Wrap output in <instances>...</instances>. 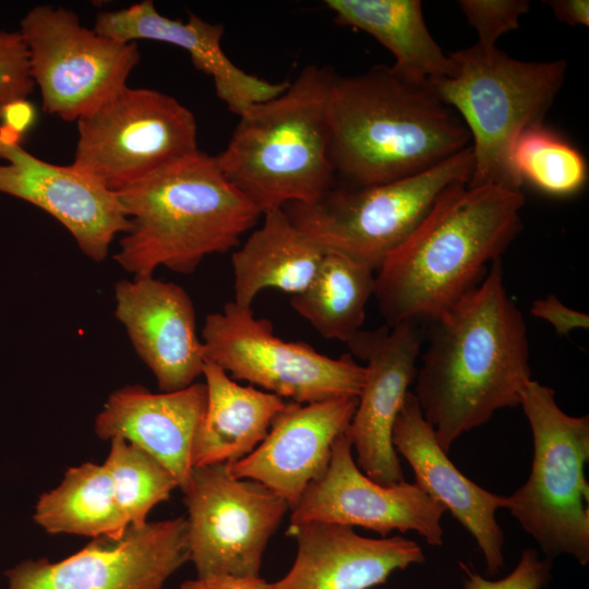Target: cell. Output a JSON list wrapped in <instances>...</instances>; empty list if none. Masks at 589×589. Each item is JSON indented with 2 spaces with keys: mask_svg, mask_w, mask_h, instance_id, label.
Listing matches in <instances>:
<instances>
[{
  "mask_svg": "<svg viewBox=\"0 0 589 589\" xmlns=\"http://www.w3.org/2000/svg\"><path fill=\"white\" fill-rule=\"evenodd\" d=\"M420 354L412 394L446 453L497 410L519 406L531 380L529 344L524 316L506 291L501 259L430 322Z\"/></svg>",
  "mask_w": 589,
  "mask_h": 589,
  "instance_id": "obj_1",
  "label": "cell"
},
{
  "mask_svg": "<svg viewBox=\"0 0 589 589\" xmlns=\"http://www.w3.org/2000/svg\"><path fill=\"white\" fill-rule=\"evenodd\" d=\"M524 204L521 190L501 184L447 187L376 271L386 325L430 323L479 285L521 230Z\"/></svg>",
  "mask_w": 589,
  "mask_h": 589,
  "instance_id": "obj_2",
  "label": "cell"
},
{
  "mask_svg": "<svg viewBox=\"0 0 589 589\" xmlns=\"http://www.w3.org/2000/svg\"><path fill=\"white\" fill-rule=\"evenodd\" d=\"M328 156L345 187L386 183L429 170L471 144L460 117L428 86L392 65L332 83Z\"/></svg>",
  "mask_w": 589,
  "mask_h": 589,
  "instance_id": "obj_3",
  "label": "cell"
},
{
  "mask_svg": "<svg viewBox=\"0 0 589 589\" xmlns=\"http://www.w3.org/2000/svg\"><path fill=\"white\" fill-rule=\"evenodd\" d=\"M116 193L129 229L113 260L133 277L159 267L191 274L207 255L238 247L262 215L200 149Z\"/></svg>",
  "mask_w": 589,
  "mask_h": 589,
  "instance_id": "obj_4",
  "label": "cell"
},
{
  "mask_svg": "<svg viewBox=\"0 0 589 589\" xmlns=\"http://www.w3.org/2000/svg\"><path fill=\"white\" fill-rule=\"evenodd\" d=\"M328 67L309 64L280 95L250 106L215 156L228 180L263 213L314 203L336 185L328 156Z\"/></svg>",
  "mask_w": 589,
  "mask_h": 589,
  "instance_id": "obj_5",
  "label": "cell"
},
{
  "mask_svg": "<svg viewBox=\"0 0 589 589\" xmlns=\"http://www.w3.org/2000/svg\"><path fill=\"white\" fill-rule=\"evenodd\" d=\"M449 57L452 74L426 84L470 134L473 171L468 184L520 190L510 167L512 147L521 132L542 123L563 86L566 61H521L478 43Z\"/></svg>",
  "mask_w": 589,
  "mask_h": 589,
  "instance_id": "obj_6",
  "label": "cell"
},
{
  "mask_svg": "<svg viewBox=\"0 0 589 589\" xmlns=\"http://www.w3.org/2000/svg\"><path fill=\"white\" fill-rule=\"evenodd\" d=\"M533 440L527 481L507 496L506 507L545 557L589 562V417L565 413L552 388L533 380L520 392Z\"/></svg>",
  "mask_w": 589,
  "mask_h": 589,
  "instance_id": "obj_7",
  "label": "cell"
},
{
  "mask_svg": "<svg viewBox=\"0 0 589 589\" xmlns=\"http://www.w3.org/2000/svg\"><path fill=\"white\" fill-rule=\"evenodd\" d=\"M473 154L468 146L423 172L366 187L335 185L314 203L283 208L292 224L325 250L349 255L376 272L450 184L469 182Z\"/></svg>",
  "mask_w": 589,
  "mask_h": 589,
  "instance_id": "obj_8",
  "label": "cell"
},
{
  "mask_svg": "<svg viewBox=\"0 0 589 589\" xmlns=\"http://www.w3.org/2000/svg\"><path fill=\"white\" fill-rule=\"evenodd\" d=\"M76 122L71 165L115 192L199 151L192 111L156 89L125 85Z\"/></svg>",
  "mask_w": 589,
  "mask_h": 589,
  "instance_id": "obj_9",
  "label": "cell"
},
{
  "mask_svg": "<svg viewBox=\"0 0 589 589\" xmlns=\"http://www.w3.org/2000/svg\"><path fill=\"white\" fill-rule=\"evenodd\" d=\"M201 338L206 359L231 378L287 401L358 396L365 376L364 365L351 354L330 358L305 342L284 340L269 320L255 317L252 308L233 301L206 316Z\"/></svg>",
  "mask_w": 589,
  "mask_h": 589,
  "instance_id": "obj_10",
  "label": "cell"
},
{
  "mask_svg": "<svg viewBox=\"0 0 589 589\" xmlns=\"http://www.w3.org/2000/svg\"><path fill=\"white\" fill-rule=\"evenodd\" d=\"M19 33L44 110L65 121H77L125 86L140 61L135 41L103 36L61 7H34Z\"/></svg>",
  "mask_w": 589,
  "mask_h": 589,
  "instance_id": "obj_11",
  "label": "cell"
},
{
  "mask_svg": "<svg viewBox=\"0 0 589 589\" xmlns=\"http://www.w3.org/2000/svg\"><path fill=\"white\" fill-rule=\"evenodd\" d=\"M182 492L196 578L259 577L287 502L260 482L235 478L227 465L194 467Z\"/></svg>",
  "mask_w": 589,
  "mask_h": 589,
  "instance_id": "obj_12",
  "label": "cell"
},
{
  "mask_svg": "<svg viewBox=\"0 0 589 589\" xmlns=\"http://www.w3.org/2000/svg\"><path fill=\"white\" fill-rule=\"evenodd\" d=\"M190 561L187 519L129 525L58 562L26 560L5 572L8 589H163Z\"/></svg>",
  "mask_w": 589,
  "mask_h": 589,
  "instance_id": "obj_13",
  "label": "cell"
},
{
  "mask_svg": "<svg viewBox=\"0 0 589 589\" xmlns=\"http://www.w3.org/2000/svg\"><path fill=\"white\" fill-rule=\"evenodd\" d=\"M422 342L416 322L361 329L347 342L351 353L365 362V376L345 435L359 469L383 485L404 481L393 428L414 381Z\"/></svg>",
  "mask_w": 589,
  "mask_h": 589,
  "instance_id": "obj_14",
  "label": "cell"
},
{
  "mask_svg": "<svg viewBox=\"0 0 589 589\" xmlns=\"http://www.w3.org/2000/svg\"><path fill=\"white\" fill-rule=\"evenodd\" d=\"M445 507L418 484L405 480L380 484L357 466L347 436L334 443L325 472L311 482L291 508L290 525L326 521L362 527L386 537L394 530L414 531L429 544L441 546Z\"/></svg>",
  "mask_w": 589,
  "mask_h": 589,
  "instance_id": "obj_15",
  "label": "cell"
},
{
  "mask_svg": "<svg viewBox=\"0 0 589 589\" xmlns=\"http://www.w3.org/2000/svg\"><path fill=\"white\" fill-rule=\"evenodd\" d=\"M0 193L45 211L73 237L94 262H103L129 220L115 191L72 165L37 158L0 131Z\"/></svg>",
  "mask_w": 589,
  "mask_h": 589,
  "instance_id": "obj_16",
  "label": "cell"
},
{
  "mask_svg": "<svg viewBox=\"0 0 589 589\" xmlns=\"http://www.w3.org/2000/svg\"><path fill=\"white\" fill-rule=\"evenodd\" d=\"M115 316L160 392H176L202 376L206 361L193 301L179 285L148 277L116 283Z\"/></svg>",
  "mask_w": 589,
  "mask_h": 589,
  "instance_id": "obj_17",
  "label": "cell"
},
{
  "mask_svg": "<svg viewBox=\"0 0 589 589\" xmlns=\"http://www.w3.org/2000/svg\"><path fill=\"white\" fill-rule=\"evenodd\" d=\"M357 405L358 396L311 404L287 401L265 438L247 457L227 465L229 472L260 482L291 509L327 469L333 445L345 433Z\"/></svg>",
  "mask_w": 589,
  "mask_h": 589,
  "instance_id": "obj_18",
  "label": "cell"
},
{
  "mask_svg": "<svg viewBox=\"0 0 589 589\" xmlns=\"http://www.w3.org/2000/svg\"><path fill=\"white\" fill-rule=\"evenodd\" d=\"M287 533L297 538V555L271 589H371L425 562L421 546L401 536L366 538L352 527L317 520L289 525Z\"/></svg>",
  "mask_w": 589,
  "mask_h": 589,
  "instance_id": "obj_19",
  "label": "cell"
},
{
  "mask_svg": "<svg viewBox=\"0 0 589 589\" xmlns=\"http://www.w3.org/2000/svg\"><path fill=\"white\" fill-rule=\"evenodd\" d=\"M393 445L411 466L414 483L473 537L488 574L498 575L504 567V533L495 515L506 507L507 496L483 489L456 468L423 418L412 392L407 394L396 418Z\"/></svg>",
  "mask_w": 589,
  "mask_h": 589,
  "instance_id": "obj_20",
  "label": "cell"
},
{
  "mask_svg": "<svg viewBox=\"0 0 589 589\" xmlns=\"http://www.w3.org/2000/svg\"><path fill=\"white\" fill-rule=\"evenodd\" d=\"M206 407L203 382L176 392L153 393L142 385L113 390L94 423L101 440L122 437L163 464L183 491L193 470L192 449Z\"/></svg>",
  "mask_w": 589,
  "mask_h": 589,
  "instance_id": "obj_21",
  "label": "cell"
},
{
  "mask_svg": "<svg viewBox=\"0 0 589 589\" xmlns=\"http://www.w3.org/2000/svg\"><path fill=\"white\" fill-rule=\"evenodd\" d=\"M94 31L123 43L147 39L184 49L194 67L213 79L217 97L238 116L254 104L280 95L290 83L262 80L232 63L220 45L223 24L209 23L191 12L187 21L169 19L149 0L99 12Z\"/></svg>",
  "mask_w": 589,
  "mask_h": 589,
  "instance_id": "obj_22",
  "label": "cell"
},
{
  "mask_svg": "<svg viewBox=\"0 0 589 589\" xmlns=\"http://www.w3.org/2000/svg\"><path fill=\"white\" fill-rule=\"evenodd\" d=\"M202 376L206 407L193 443V468L233 464L265 438L287 400L253 385L239 384L207 359Z\"/></svg>",
  "mask_w": 589,
  "mask_h": 589,
  "instance_id": "obj_23",
  "label": "cell"
},
{
  "mask_svg": "<svg viewBox=\"0 0 589 589\" xmlns=\"http://www.w3.org/2000/svg\"><path fill=\"white\" fill-rule=\"evenodd\" d=\"M262 226L231 255L233 302L251 308L255 297L273 288L291 296L314 278L325 249L297 228L283 207L263 213Z\"/></svg>",
  "mask_w": 589,
  "mask_h": 589,
  "instance_id": "obj_24",
  "label": "cell"
},
{
  "mask_svg": "<svg viewBox=\"0 0 589 589\" xmlns=\"http://www.w3.org/2000/svg\"><path fill=\"white\" fill-rule=\"evenodd\" d=\"M335 21L361 29L395 58V72L417 84L450 75L449 55L430 34L418 0H326Z\"/></svg>",
  "mask_w": 589,
  "mask_h": 589,
  "instance_id": "obj_25",
  "label": "cell"
},
{
  "mask_svg": "<svg viewBox=\"0 0 589 589\" xmlns=\"http://www.w3.org/2000/svg\"><path fill=\"white\" fill-rule=\"evenodd\" d=\"M50 534L121 537L129 521L119 506L104 464L86 461L69 468L58 486L41 494L33 515Z\"/></svg>",
  "mask_w": 589,
  "mask_h": 589,
  "instance_id": "obj_26",
  "label": "cell"
},
{
  "mask_svg": "<svg viewBox=\"0 0 589 589\" xmlns=\"http://www.w3.org/2000/svg\"><path fill=\"white\" fill-rule=\"evenodd\" d=\"M373 273L349 255L326 250L314 278L291 296L290 304L324 338L348 342L362 329L374 294Z\"/></svg>",
  "mask_w": 589,
  "mask_h": 589,
  "instance_id": "obj_27",
  "label": "cell"
},
{
  "mask_svg": "<svg viewBox=\"0 0 589 589\" xmlns=\"http://www.w3.org/2000/svg\"><path fill=\"white\" fill-rule=\"evenodd\" d=\"M509 160L521 185L528 182L553 196L576 194L588 177L582 154L542 123L521 132L512 147Z\"/></svg>",
  "mask_w": 589,
  "mask_h": 589,
  "instance_id": "obj_28",
  "label": "cell"
},
{
  "mask_svg": "<svg viewBox=\"0 0 589 589\" xmlns=\"http://www.w3.org/2000/svg\"><path fill=\"white\" fill-rule=\"evenodd\" d=\"M119 506L130 525L142 527L152 508L179 488L176 478L155 457L122 437L110 440L104 462Z\"/></svg>",
  "mask_w": 589,
  "mask_h": 589,
  "instance_id": "obj_29",
  "label": "cell"
},
{
  "mask_svg": "<svg viewBox=\"0 0 589 589\" xmlns=\"http://www.w3.org/2000/svg\"><path fill=\"white\" fill-rule=\"evenodd\" d=\"M459 5L478 34V44L486 47H494L503 34L517 28L530 8L526 0H462Z\"/></svg>",
  "mask_w": 589,
  "mask_h": 589,
  "instance_id": "obj_30",
  "label": "cell"
},
{
  "mask_svg": "<svg viewBox=\"0 0 589 589\" xmlns=\"http://www.w3.org/2000/svg\"><path fill=\"white\" fill-rule=\"evenodd\" d=\"M34 85L19 31H0V116L9 104L25 100Z\"/></svg>",
  "mask_w": 589,
  "mask_h": 589,
  "instance_id": "obj_31",
  "label": "cell"
},
{
  "mask_svg": "<svg viewBox=\"0 0 589 589\" xmlns=\"http://www.w3.org/2000/svg\"><path fill=\"white\" fill-rule=\"evenodd\" d=\"M465 589H543L551 579V560L540 558L539 552L527 548L517 566L504 578L491 580L482 577L469 565L459 562Z\"/></svg>",
  "mask_w": 589,
  "mask_h": 589,
  "instance_id": "obj_32",
  "label": "cell"
},
{
  "mask_svg": "<svg viewBox=\"0 0 589 589\" xmlns=\"http://www.w3.org/2000/svg\"><path fill=\"white\" fill-rule=\"evenodd\" d=\"M530 313L549 322L558 335L566 336L575 329L589 327L588 314L568 308L554 294L533 301Z\"/></svg>",
  "mask_w": 589,
  "mask_h": 589,
  "instance_id": "obj_33",
  "label": "cell"
},
{
  "mask_svg": "<svg viewBox=\"0 0 589 589\" xmlns=\"http://www.w3.org/2000/svg\"><path fill=\"white\" fill-rule=\"evenodd\" d=\"M180 589H271V587L260 576H219L185 580L181 584Z\"/></svg>",
  "mask_w": 589,
  "mask_h": 589,
  "instance_id": "obj_34",
  "label": "cell"
},
{
  "mask_svg": "<svg viewBox=\"0 0 589 589\" xmlns=\"http://www.w3.org/2000/svg\"><path fill=\"white\" fill-rule=\"evenodd\" d=\"M546 3L561 22L572 26L589 25L588 0H550Z\"/></svg>",
  "mask_w": 589,
  "mask_h": 589,
  "instance_id": "obj_35",
  "label": "cell"
},
{
  "mask_svg": "<svg viewBox=\"0 0 589 589\" xmlns=\"http://www.w3.org/2000/svg\"><path fill=\"white\" fill-rule=\"evenodd\" d=\"M0 119L2 120V125L23 137L24 133L31 128L35 119V110L26 99L19 100L5 106L1 112Z\"/></svg>",
  "mask_w": 589,
  "mask_h": 589,
  "instance_id": "obj_36",
  "label": "cell"
}]
</instances>
